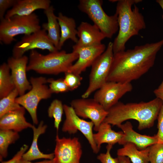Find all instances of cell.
I'll list each match as a JSON object with an SVG mask.
<instances>
[{"label": "cell", "mask_w": 163, "mask_h": 163, "mask_svg": "<svg viewBox=\"0 0 163 163\" xmlns=\"http://www.w3.org/2000/svg\"><path fill=\"white\" fill-rule=\"evenodd\" d=\"M163 40L114 53L107 81L130 83L146 73L154 64Z\"/></svg>", "instance_id": "cell-1"}, {"label": "cell", "mask_w": 163, "mask_h": 163, "mask_svg": "<svg viewBox=\"0 0 163 163\" xmlns=\"http://www.w3.org/2000/svg\"><path fill=\"white\" fill-rule=\"evenodd\" d=\"M163 104L157 97L147 102L124 104L119 101L107 111L103 122L118 127L124 121L133 119L138 122L139 130L149 128L154 125Z\"/></svg>", "instance_id": "cell-2"}, {"label": "cell", "mask_w": 163, "mask_h": 163, "mask_svg": "<svg viewBox=\"0 0 163 163\" xmlns=\"http://www.w3.org/2000/svg\"><path fill=\"white\" fill-rule=\"evenodd\" d=\"M141 0H119L116 13L117 15L118 33L113 42L114 53L125 50L126 44L133 36L146 27L144 17L135 5Z\"/></svg>", "instance_id": "cell-3"}, {"label": "cell", "mask_w": 163, "mask_h": 163, "mask_svg": "<svg viewBox=\"0 0 163 163\" xmlns=\"http://www.w3.org/2000/svg\"><path fill=\"white\" fill-rule=\"evenodd\" d=\"M78 58V54L73 51L67 53L65 50L58 51L43 55L33 50L30 53L27 70L42 74L65 73Z\"/></svg>", "instance_id": "cell-4"}, {"label": "cell", "mask_w": 163, "mask_h": 163, "mask_svg": "<svg viewBox=\"0 0 163 163\" xmlns=\"http://www.w3.org/2000/svg\"><path fill=\"white\" fill-rule=\"evenodd\" d=\"M40 19L35 13L25 16L15 15L0 20V41L6 45L15 40L14 37L30 34L40 30Z\"/></svg>", "instance_id": "cell-5"}, {"label": "cell", "mask_w": 163, "mask_h": 163, "mask_svg": "<svg viewBox=\"0 0 163 163\" xmlns=\"http://www.w3.org/2000/svg\"><path fill=\"white\" fill-rule=\"evenodd\" d=\"M101 0H80L78 7L87 15L106 38H111L119 30L117 15L109 16L102 8Z\"/></svg>", "instance_id": "cell-6"}, {"label": "cell", "mask_w": 163, "mask_h": 163, "mask_svg": "<svg viewBox=\"0 0 163 163\" xmlns=\"http://www.w3.org/2000/svg\"><path fill=\"white\" fill-rule=\"evenodd\" d=\"M114 53L113 42H110L104 51L91 66L88 86L82 97L87 98L94 92L107 82L113 61Z\"/></svg>", "instance_id": "cell-7"}, {"label": "cell", "mask_w": 163, "mask_h": 163, "mask_svg": "<svg viewBox=\"0 0 163 163\" xmlns=\"http://www.w3.org/2000/svg\"><path fill=\"white\" fill-rule=\"evenodd\" d=\"M30 82L31 89L27 93L17 97L16 101L28 111L33 123L37 125L38 123L37 115L38 104L42 100L50 98L52 93L46 85L47 81L45 78L31 77Z\"/></svg>", "instance_id": "cell-8"}, {"label": "cell", "mask_w": 163, "mask_h": 163, "mask_svg": "<svg viewBox=\"0 0 163 163\" xmlns=\"http://www.w3.org/2000/svg\"><path fill=\"white\" fill-rule=\"evenodd\" d=\"M66 119L62 130L64 132L74 134L80 131L85 136L89 143L94 153H97L99 151L93 138V129L94 125L91 121L81 119L75 113L71 106L63 105Z\"/></svg>", "instance_id": "cell-9"}, {"label": "cell", "mask_w": 163, "mask_h": 163, "mask_svg": "<svg viewBox=\"0 0 163 163\" xmlns=\"http://www.w3.org/2000/svg\"><path fill=\"white\" fill-rule=\"evenodd\" d=\"M36 49L47 50L50 53L59 51L49 39L46 31L42 29L30 34L24 35L14 46L12 56L19 58L27 51Z\"/></svg>", "instance_id": "cell-10"}, {"label": "cell", "mask_w": 163, "mask_h": 163, "mask_svg": "<svg viewBox=\"0 0 163 163\" xmlns=\"http://www.w3.org/2000/svg\"><path fill=\"white\" fill-rule=\"evenodd\" d=\"M133 89L131 83L107 81L96 91L93 98L107 111Z\"/></svg>", "instance_id": "cell-11"}, {"label": "cell", "mask_w": 163, "mask_h": 163, "mask_svg": "<svg viewBox=\"0 0 163 163\" xmlns=\"http://www.w3.org/2000/svg\"><path fill=\"white\" fill-rule=\"evenodd\" d=\"M53 163H80L82 151L78 138L56 137Z\"/></svg>", "instance_id": "cell-12"}, {"label": "cell", "mask_w": 163, "mask_h": 163, "mask_svg": "<svg viewBox=\"0 0 163 163\" xmlns=\"http://www.w3.org/2000/svg\"><path fill=\"white\" fill-rule=\"evenodd\" d=\"M70 104L78 116L91 120L94 125L93 129L97 132L107 114V111L94 98L75 99Z\"/></svg>", "instance_id": "cell-13"}, {"label": "cell", "mask_w": 163, "mask_h": 163, "mask_svg": "<svg viewBox=\"0 0 163 163\" xmlns=\"http://www.w3.org/2000/svg\"><path fill=\"white\" fill-rule=\"evenodd\" d=\"M29 59L24 55L15 58L13 56L9 58L7 64L11 71V75L20 96L25 94L26 91L32 88L30 81L27 78L26 71Z\"/></svg>", "instance_id": "cell-14"}, {"label": "cell", "mask_w": 163, "mask_h": 163, "mask_svg": "<svg viewBox=\"0 0 163 163\" xmlns=\"http://www.w3.org/2000/svg\"><path fill=\"white\" fill-rule=\"evenodd\" d=\"M106 46L100 44L88 47H76L72 46L73 51L77 53L78 58L77 61L67 72L80 75L87 68L91 66L96 59L106 50Z\"/></svg>", "instance_id": "cell-15"}, {"label": "cell", "mask_w": 163, "mask_h": 163, "mask_svg": "<svg viewBox=\"0 0 163 163\" xmlns=\"http://www.w3.org/2000/svg\"><path fill=\"white\" fill-rule=\"evenodd\" d=\"M123 133V136L119 143L124 145L127 143L135 145L140 150L144 149L151 145L158 142L155 135L153 136L142 135L135 131L130 122L127 121L118 127Z\"/></svg>", "instance_id": "cell-16"}, {"label": "cell", "mask_w": 163, "mask_h": 163, "mask_svg": "<svg viewBox=\"0 0 163 163\" xmlns=\"http://www.w3.org/2000/svg\"><path fill=\"white\" fill-rule=\"evenodd\" d=\"M77 35L79 37L77 43L73 46L76 47H88L101 44L104 35L94 24L82 22L77 27Z\"/></svg>", "instance_id": "cell-17"}, {"label": "cell", "mask_w": 163, "mask_h": 163, "mask_svg": "<svg viewBox=\"0 0 163 163\" xmlns=\"http://www.w3.org/2000/svg\"><path fill=\"white\" fill-rule=\"evenodd\" d=\"M25 109L21 106L0 117V130H10L19 132L33 125L27 121L24 117Z\"/></svg>", "instance_id": "cell-18"}, {"label": "cell", "mask_w": 163, "mask_h": 163, "mask_svg": "<svg viewBox=\"0 0 163 163\" xmlns=\"http://www.w3.org/2000/svg\"><path fill=\"white\" fill-rule=\"evenodd\" d=\"M51 2L50 0H18L11 8L7 12L5 18L7 19L15 15H29L37 9L45 10L50 6Z\"/></svg>", "instance_id": "cell-19"}, {"label": "cell", "mask_w": 163, "mask_h": 163, "mask_svg": "<svg viewBox=\"0 0 163 163\" xmlns=\"http://www.w3.org/2000/svg\"><path fill=\"white\" fill-rule=\"evenodd\" d=\"M47 126L44 124L43 121L39 123L37 127L34 125L31 128L33 131V139L31 146L28 151L23 155L22 159L32 161L40 159L52 160L54 158V153L44 154L41 152L38 148V139L40 136L45 133L47 128Z\"/></svg>", "instance_id": "cell-20"}, {"label": "cell", "mask_w": 163, "mask_h": 163, "mask_svg": "<svg viewBox=\"0 0 163 163\" xmlns=\"http://www.w3.org/2000/svg\"><path fill=\"white\" fill-rule=\"evenodd\" d=\"M57 18L60 29V37L58 48L59 50L66 40L70 39L76 44L78 39L76 37L77 30L74 18L64 15L61 12L58 13Z\"/></svg>", "instance_id": "cell-21"}, {"label": "cell", "mask_w": 163, "mask_h": 163, "mask_svg": "<svg viewBox=\"0 0 163 163\" xmlns=\"http://www.w3.org/2000/svg\"><path fill=\"white\" fill-rule=\"evenodd\" d=\"M97 132L93 134V138L100 150L103 143L113 145L119 143L123 136L122 131L116 132L112 129L111 124L103 122L99 126Z\"/></svg>", "instance_id": "cell-22"}, {"label": "cell", "mask_w": 163, "mask_h": 163, "mask_svg": "<svg viewBox=\"0 0 163 163\" xmlns=\"http://www.w3.org/2000/svg\"><path fill=\"white\" fill-rule=\"evenodd\" d=\"M54 10L53 6L50 5L44 10V13L47 21L43 23L42 27L43 29L47 31L49 39L58 50L60 37V29L57 16L54 13Z\"/></svg>", "instance_id": "cell-23"}, {"label": "cell", "mask_w": 163, "mask_h": 163, "mask_svg": "<svg viewBox=\"0 0 163 163\" xmlns=\"http://www.w3.org/2000/svg\"><path fill=\"white\" fill-rule=\"evenodd\" d=\"M123 145V147L117 150L118 156L127 157L132 163H149V147L140 150L131 143H127Z\"/></svg>", "instance_id": "cell-24"}, {"label": "cell", "mask_w": 163, "mask_h": 163, "mask_svg": "<svg viewBox=\"0 0 163 163\" xmlns=\"http://www.w3.org/2000/svg\"><path fill=\"white\" fill-rule=\"evenodd\" d=\"M10 69L7 63H4L0 66V98L7 96L15 88Z\"/></svg>", "instance_id": "cell-25"}, {"label": "cell", "mask_w": 163, "mask_h": 163, "mask_svg": "<svg viewBox=\"0 0 163 163\" xmlns=\"http://www.w3.org/2000/svg\"><path fill=\"white\" fill-rule=\"evenodd\" d=\"M19 138L18 133L10 130H0V160L6 158L8 154L9 145L14 143Z\"/></svg>", "instance_id": "cell-26"}, {"label": "cell", "mask_w": 163, "mask_h": 163, "mask_svg": "<svg viewBox=\"0 0 163 163\" xmlns=\"http://www.w3.org/2000/svg\"><path fill=\"white\" fill-rule=\"evenodd\" d=\"M19 95L16 88L7 96L0 99V117L5 114L20 108L21 106L16 101Z\"/></svg>", "instance_id": "cell-27"}, {"label": "cell", "mask_w": 163, "mask_h": 163, "mask_svg": "<svg viewBox=\"0 0 163 163\" xmlns=\"http://www.w3.org/2000/svg\"><path fill=\"white\" fill-rule=\"evenodd\" d=\"M63 112V105L60 100L57 99L52 101L48 110L49 117L54 119V126L57 132L62 120Z\"/></svg>", "instance_id": "cell-28"}, {"label": "cell", "mask_w": 163, "mask_h": 163, "mask_svg": "<svg viewBox=\"0 0 163 163\" xmlns=\"http://www.w3.org/2000/svg\"><path fill=\"white\" fill-rule=\"evenodd\" d=\"M150 163H163V143H158L149 147Z\"/></svg>", "instance_id": "cell-29"}, {"label": "cell", "mask_w": 163, "mask_h": 163, "mask_svg": "<svg viewBox=\"0 0 163 163\" xmlns=\"http://www.w3.org/2000/svg\"><path fill=\"white\" fill-rule=\"evenodd\" d=\"M65 74L64 79L69 91L75 90L80 85L83 78L80 75L69 72H65Z\"/></svg>", "instance_id": "cell-30"}, {"label": "cell", "mask_w": 163, "mask_h": 163, "mask_svg": "<svg viewBox=\"0 0 163 163\" xmlns=\"http://www.w3.org/2000/svg\"><path fill=\"white\" fill-rule=\"evenodd\" d=\"M50 83L49 88L52 94L65 92L69 91V88L64 78L54 79L53 78L47 79Z\"/></svg>", "instance_id": "cell-31"}, {"label": "cell", "mask_w": 163, "mask_h": 163, "mask_svg": "<svg viewBox=\"0 0 163 163\" xmlns=\"http://www.w3.org/2000/svg\"><path fill=\"white\" fill-rule=\"evenodd\" d=\"M112 145H107L106 146L107 151L106 153H101L97 157V159L101 163H120L117 157L113 158L111 156L110 152Z\"/></svg>", "instance_id": "cell-32"}, {"label": "cell", "mask_w": 163, "mask_h": 163, "mask_svg": "<svg viewBox=\"0 0 163 163\" xmlns=\"http://www.w3.org/2000/svg\"><path fill=\"white\" fill-rule=\"evenodd\" d=\"M157 119L158 131L155 135L158 140V143H163V104L160 109Z\"/></svg>", "instance_id": "cell-33"}, {"label": "cell", "mask_w": 163, "mask_h": 163, "mask_svg": "<svg viewBox=\"0 0 163 163\" xmlns=\"http://www.w3.org/2000/svg\"><path fill=\"white\" fill-rule=\"evenodd\" d=\"M18 0H0V19H4L5 13L10 8H12L17 2Z\"/></svg>", "instance_id": "cell-34"}, {"label": "cell", "mask_w": 163, "mask_h": 163, "mask_svg": "<svg viewBox=\"0 0 163 163\" xmlns=\"http://www.w3.org/2000/svg\"><path fill=\"white\" fill-rule=\"evenodd\" d=\"M28 147L26 144L24 145L13 157L6 161H2L1 163H20L23 154L26 152Z\"/></svg>", "instance_id": "cell-35"}, {"label": "cell", "mask_w": 163, "mask_h": 163, "mask_svg": "<svg viewBox=\"0 0 163 163\" xmlns=\"http://www.w3.org/2000/svg\"><path fill=\"white\" fill-rule=\"evenodd\" d=\"M154 93L156 97L160 99L163 102V81L158 88L154 91Z\"/></svg>", "instance_id": "cell-36"}, {"label": "cell", "mask_w": 163, "mask_h": 163, "mask_svg": "<svg viewBox=\"0 0 163 163\" xmlns=\"http://www.w3.org/2000/svg\"><path fill=\"white\" fill-rule=\"evenodd\" d=\"M20 163H53V160H46L36 162H32L31 161L26 160L22 158Z\"/></svg>", "instance_id": "cell-37"}, {"label": "cell", "mask_w": 163, "mask_h": 163, "mask_svg": "<svg viewBox=\"0 0 163 163\" xmlns=\"http://www.w3.org/2000/svg\"><path fill=\"white\" fill-rule=\"evenodd\" d=\"M120 163H131L129 158L125 156H118Z\"/></svg>", "instance_id": "cell-38"}, {"label": "cell", "mask_w": 163, "mask_h": 163, "mask_svg": "<svg viewBox=\"0 0 163 163\" xmlns=\"http://www.w3.org/2000/svg\"><path fill=\"white\" fill-rule=\"evenodd\" d=\"M156 2L159 4L163 10V0H157ZM162 17L163 19V15Z\"/></svg>", "instance_id": "cell-39"}]
</instances>
